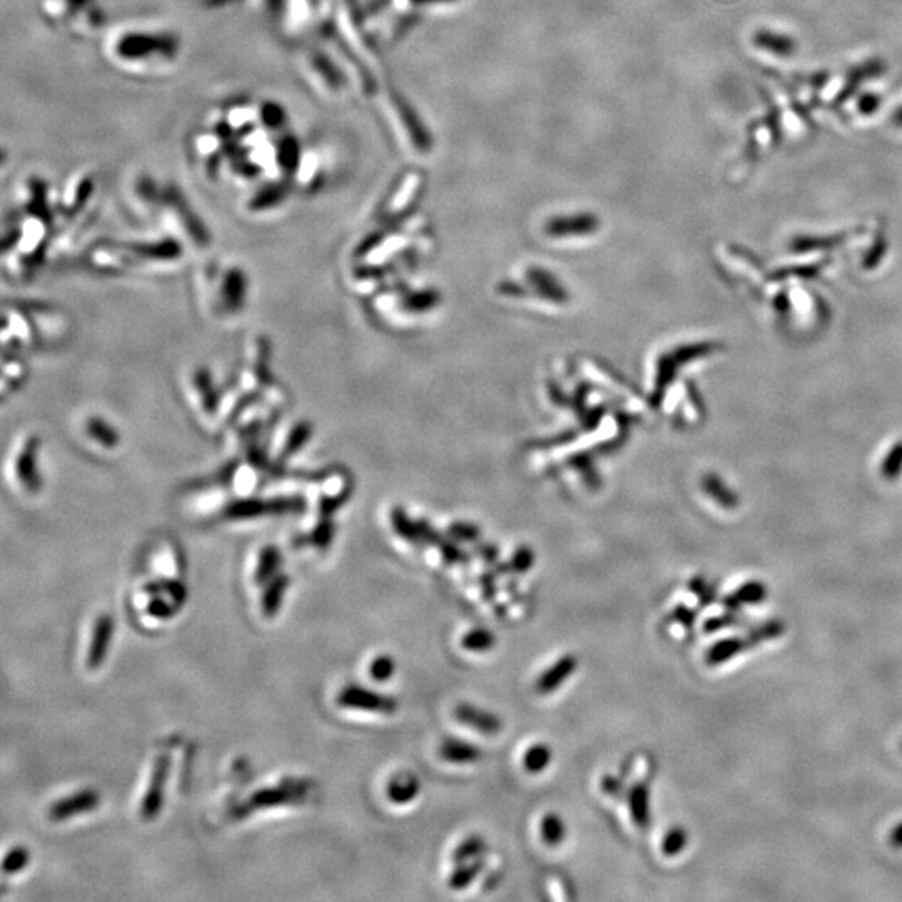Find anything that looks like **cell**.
Wrapping results in <instances>:
<instances>
[{
  "label": "cell",
  "instance_id": "d6986e66",
  "mask_svg": "<svg viewBox=\"0 0 902 902\" xmlns=\"http://www.w3.org/2000/svg\"><path fill=\"white\" fill-rule=\"evenodd\" d=\"M325 179V159L320 151L313 147H303V153L299 158L298 166L294 169L291 181H293L296 194H313L321 188Z\"/></svg>",
  "mask_w": 902,
  "mask_h": 902
},
{
  "label": "cell",
  "instance_id": "4dcf8cb0",
  "mask_svg": "<svg viewBox=\"0 0 902 902\" xmlns=\"http://www.w3.org/2000/svg\"><path fill=\"white\" fill-rule=\"evenodd\" d=\"M754 42H756L757 47H761L764 51L772 52L776 56H792L797 51V44L794 42V39L782 36V34H774L771 31L757 32Z\"/></svg>",
  "mask_w": 902,
  "mask_h": 902
},
{
  "label": "cell",
  "instance_id": "1f68e13d",
  "mask_svg": "<svg viewBox=\"0 0 902 902\" xmlns=\"http://www.w3.org/2000/svg\"><path fill=\"white\" fill-rule=\"evenodd\" d=\"M333 537H335V527L330 518L318 517L311 532L299 537L298 545H310L318 550H326L333 542Z\"/></svg>",
  "mask_w": 902,
  "mask_h": 902
},
{
  "label": "cell",
  "instance_id": "836d02e7",
  "mask_svg": "<svg viewBox=\"0 0 902 902\" xmlns=\"http://www.w3.org/2000/svg\"><path fill=\"white\" fill-rule=\"evenodd\" d=\"M144 592L149 593V595H169V597L173 598L174 604L179 605V607L188 598L186 585L183 582H179V580H173V578H159V580L146 583Z\"/></svg>",
  "mask_w": 902,
  "mask_h": 902
},
{
  "label": "cell",
  "instance_id": "8fae6325",
  "mask_svg": "<svg viewBox=\"0 0 902 902\" xmlns=\"http://www.w3.org/2000/svg\"><path fill=\"white\" fill-rule=\"evenodd\" d=\"M86 264L96 273L107 276L139 273L136 256L132 253L129 241L101 239L87 249Z\"/></svg>",
  "mask_w": 902,
  "mask_h": 902
},
{
  "label": "cell",
  "instance_id": "f907efd6",
  "mask_svg": "<svg viewBox=\"0 0 902 902\" xmlns=\"http://www.w3.org/2000/svg\"><path fill=\"white\" fill-rule=\"evenodd\" d=\"M894 841H896L897 846H902V827L899 831L894 832Z\"/></svg>",
  "mask_w": 902,
  "mask_h": 902
},
{
  "label": "cell",
  "instance_id": "74e56055",
  "mask_svg": "<svg viewBox=\"0 0 902 902\" xmlns=\"http://www.w3.org/2000/svg\"><path fill=\"white\" fill-rule=\"evenodd\" d=\"M552 761V747H548L547 744H535L525 752L523 766L528 774H542L543 771H547Z\"/></svg>",
  "mask_w": 902,
  "mask_h": 902
},
{
  "label": "cell",
  "instance_id": "3957f363",
  "mask_svg": "<svg viewBox=\"0 0 902 902\" xmlns=\"http://www.w3.org/2000/svg\"><path fill=\"white\" fill-rule=\"evenodd\" d=\"M39 12L49 26L79 41L101 34L107 24L101 0H39Z\"/></svg>",
  "mask_w": 902,
  "mask_h": 902
},
{
  "label": "cell",
  "instance_id": "9c48e42d",
  "mask_svg": "<svg viewBox=\"0 0 902 902\" xmlns=\"http://www.w3.org/2000/svg\"><path fill=\"white\" fill-rule=\"evenodd\" d=\"M313 436V426L305 418L281 421L274 426L266 443V453L273 465L281 468L305 450Z\"/></svg>",
  "mask_w": 902,
  "mask_h": 902
},
{
  "label": "cell",
  "instance_id": "7c38bea8",
  "mask_svg": "<svg viewBox=\"0 0 902 902\" xmlns=\"http://www.w3.org/2000/svg\"><path fill=\"white\" fill-rule=\"evenodd\" d=\"M39 336L22 303H6L2 310V348L4 351H21L39 348Z\"/></svg>",
  "mask_w": 902,
  "mask_h": 902
},
{
  "label": "cell",
  "instance_id": "8992f818",
  "mask_svg": "<svg viewBox=\"0 0 902 902\" xmlns=\"http://www.w3.org/2000/svg\"><path fill=\"white\" fill-rule=\"evenodd\" d=\"M296 47V67L318 94L325 97L338 96L341 91V79L336 74L335 61L325 51L323 42H303Z\"/></svg>",
  "mask_w": 902,
  "mask_h": 902
},
{
  "label": "cell",
  "instance_id": "5bb4252c",
  "mask_svg": "<svg viewBox=\"0 0 902 902\" xmlns=\"http://www.w3.org/2000/svg\"><path fill=\"white\" fill-rule=\"evenodd\" d=\"M293 193L296 191L291 179H264L246 198L244 209L253 216L273 213L283 208Z\"/></svg>",
  "mask_w": 902,
  "mask_h": 902
},
{
  "label": "cell",
  "instance_id": "b9f144b4",
  "mask_svg": "<svg viewBox=\"0 0 902 902\" xmlns=\"http://www.w3.org/2000/svg\"><path fill=\"white\" fill-rule=\"evenodd\" d=\"M178 612V605L168 604V602H164L163 598L159 597V595H154L151 598V602L147 604V614L154 617V619H171Z\"/></svg>",
  "mask_w": 902,
  "mask_h": 902
},
{
  "label": "cell",
  "instance_id": "f546056e",
  "mask_svg": "<svg viewBox=\"0 0 902 902\" xmlns=\"http://www.w3.org/2000/svg\"><path fill=\"white\" fill-rule=\"evenodd\" d=\"M281 552L276 545H264L259 548L256 568H254V583L266 585L271 578L276 577V570L281 565Z\"/></svg>",
  "mask_w": 902,
  "mask_h": 902
},
{
  "label": "cell",
  "instance_id": "6da1fadb",
  "mask_svg": "<svg viewBox=\"0 0 902 902\" xmlns=\"http://www.w3.org/2000/svg\"><path fill=\"white\" fill-rule=\"evenodd\" d=\"M102 49L107 62L117 71L134 77H153L173 71L183 46L176 32L131 26L109 32Z\"/></svg>",
  "mask_w": 902,
  "mask_h": 902
},
{
  "label": "cell",
  "instance_id": "9a60e30c",
  "mask_svg": "<svg viewBox=\"0 0 902 902\" xmlns=\"http://www.w3.org/2000/svg\"><path fill=\"white\" fill-rule=\"evenodd\" d=\"M79 433H81L84 445L89 446V450L101 457H109L112 453H116L122 445V436L116 426L112 425L111 421L106 420L104 416L94 415V413L82 418Z\"/></svg>",
  "mask_w": 902,
  "mask_h": 902
},
{
  "label": "cell",
  "instance_id": "ba28073f",
  "mask_svg": "<svg viewBox=\"0 0 902 902\" xmlns=\"http://www.w3.org/2000/svg\"><path fill=\"white\" fill-rule=\"evenodd\" d=\"M271 373V345L266 338H254L244 351V363L239 368L234 383L248 398H258L274 383Z\"/></svg>",
  "mask_w": 902,
  "mask_h": 902
},
{
  "label": "cell",
  "instance_id": "ffe728a7",
  "mask_svg": "<svg viewBox=\"0 0 902 902\" xmlns=\"http://www.w3.org/2000/svg\"><path fill=\"white\" fill-rule=\"evenodd\" d=\"M169 769H171V757L168 754H159L156 757V762H154L149 787H147L146 794L142 797L141 817L144 821H153L163 809Z\"/></svg>",
  "mask_w": 902,
  "mask_h": 902
},
{
  "label": "cell",
  "instance_id": "ab89813d",
  "mask_svg": "<svg viewBox=\"0 0 902 902\" xmlns=\"http://www.w3.org/2000/svg\"><path fill=\"white\" fill-rule=\"evenodd\" d=\"M395 672V659L388 654L378 655L370 664L371 679L375 680V682H381V684L393 679Z\"/></svg>",
  "mask_w": 902,
  "mask_h": 902
},
{
  "label": "cell",
  "instance_id": "7dc6e473",
  "mask_svg": "<svg viewBox=\"0 0 902 902\" xmlns=\"http://www.w3.org/2000/svg\"><path fill=\"white\" fill-rule=\"evenodd\" d=\"M877 106H879V99H877V97L866 96L862 97L861 106L859 107H861L862 112H866V114L869 112V114H871Z\"/></svg>",
  "mask_w": 902,
  "mask_h": 902
},
{
  "label": "cell",
  "instance_id": "603a6c76",
  "mask_svg": "<svg viewBox=\"0 0 902 902\" xmlns=\"http://www.w3.org/2000/svg\"><path fill=\"white\" fill-rule=\"evenodd\" d=\"M455 719L460 724L467 725L478 734L497 735L502 732L503 722L497 714L480 709L475 705L460 704L455 709Z\"/></svg>",
  "mask_w": 902,
  "mask_h": 902
},
{
  "label": "cell",
  "instance_id": "52a82bcc",
  "mask_svg": "<svg viewBox=\"0 0 902 902\" xmlns=\"http://www.w3.org/2000/svg\"><path fill=\"white\" fill-rule=\"evenodd\" d=\"M186 398L199 423L206 430H221L219 423V405H221V388L216 385L213 371L208 366H194L186 376Z\"/></svg>",
  "mask_w": 902,
  "mask_h": 902
},
{
  "label": "cell",
  "instance_id": "681fc988",
  "mask_svg": "<svg viewBox=\"0 0 902 902\" xmlns=\"http://www.w3.org/2000/svg\"><path fill=\"white\" fill-rule=\"evenodd\" d=\"M892 121H894V124H896L897 127H902V107L894 114Z\"/></svg>",
  "mask_w": 902,
  "mask_h": 902
},
{
  "label": "cell",
  "instance_id": "277c9868",
  "mask_svg": "<svg viewBox=\"0 0 902 902\" xmlns=\"http://www.w3.org/2000/svg\"><path fill=\"white\" fill-rule=\"evenodd\" d=\"M203 289L209 310L224 320L241 315L248 305L249 278L238 264L204 269Z\"/></svg>",
  "mask_w": 902,
  "mask_h": 902
},
{
  "label": "cell",
  "instance_id": "c3c4849f",
  "mask_svg": "<svg viewBox=\"0 0 902 902\" xmlns=\"http://www.w3.org/2000/svg\"><path fill=\"white\" fill-rule=\"evenodd\" d=\"M201 2L206 4V6H224V4H229L233 0H201Z\"/></svg>",
  "mask_w": 902,
  "mask_h": 902
},
{
  "label": "cell",
  "instance_id": "f6af8a7d",
  "mask_svg": "<svg viewBox=\"0 0 902 902\" xmlns=\"http://www.w3.org/2000/svg\"><path fill=\"white\" fill-rule=\"evenodd\" d=\"M674 619L677 620L680 625H684V627L690 629V627L694 625L695 612L694 610H690L689 607H685V605H679V607L674 610Z\"/></svg>",
  "mask_w": 902,
  "mask_h": 902
},
{
  "label": "cell",
  "instance_id": "30bf717a",
  "mask_svg": "<svg viewBox=\"0 0 902 902\" xmlns=\"http://www.w3.org/2000/svg\"><path fill=\"white\" fill-rule=\"evenodd\" d=\"M22 305L31 316L41 346L56 348V346L64 345L71 338L72 331H74L72 318L66 310H62L61 306L37 303V301H27Z\"/></svg>",
  "mask_w": 902,
  "mask_h": 902
},
{
  "label": "cell",
  "instance_id": "83f0119b",
  "mask_svg": "<svg viewBox=\"0 0 902 902\" xmlns=\"http://www.w3.org/2000/svg\"><path fill=\"white\" fill-rule=\"evenodd\" d=\"M421 782L418 777L413 774H398L388 782L386 787V796L393 804L405 806L415 801L420 796Z\"/></svg>",
  "mask_w": 902,
  "mask_h": 902
},
{
  "label": "cell",
  "instance_id": "bcb514c9",
  "mask_svg": "<svg viewBox=\"0 0 902 902\" xmlns=\"http://www.w3.org/2000/svg\"><path fill=\"white\" fill-rule=\"evenodd\" d=\"M482 588L487 600H493L495 595H497V587H495V582H493V578L490 575H483Z\"/></svg>",
  "mask_w": 902,
  "mask_h": 902
},
{
  "label": "cell",
  "instance_id": "d6a6232c",
  "mask_svg": "<svg viewBox=\"0 0 902 902\" xmlns=\"http://www.w3.org/2000/svg\"><path fill=\"white\" fill-rule=\"evenodd\" d=\"M483 869H485L483 857L482 859H477V861L458 864L457 869L451 872L450 879H448V886H450L453 891H463V889H467L468 886H472L473 882L477 881L478 876L482 874Z\"/></svg>",
  "mask_w": 902,
  "mask_h": 902
},
{
  "label": "cell",
  "instance_id": "8d00e7d4",
  "mask_svg": "<svg viewBox=\"0 0 902 902\" xmlns=\"http://www.w3.org/2000/svg\"><path fill=\"white\" fill-rule=\"evenodd\" d=\"M495 645H497V637L493 635L492 630L485 629V627L468 630L462 639L463 649L473 652V654L490 652Z\"/></svg>",
  "mask_w": 902,
  "mask_h": 902
},
{
  "label": "cell",
  "instance_id": "4fadbf2b",
  "mask_svg": "<svg viewBox=\"0 0 902 902\" xmlns=\"http://www.w3.org/2000/svg\"><path fill=\"white\" fill-rule=\"evenodd\" d=\"M96 191L97 178L92 171H77L72 174L56 201L57 219H64L66 223L76 221L77 216L89 208Z\"/></svg>",
  "mask_w": 902,
  "mask_h": 902
},
{
  "label": "cell",
  "instance_id": "e575fe53",
  "mask_svg": "<svg viewBox=\"0 0 902 902\" xmlns=\"http://www.w3.org/2000/svg\"><path fill=\"white\" fill-rule=\"evenodd\" d=\"M540 836L542 841L550 847H557L567 839V826L557 812H548L540 824Z\"/></svg>",
  "mask_w": 902,
  "mask_h": 902
},
{
  "label": "cell",
  "instance_id": "cb8c5ba5",
  "mask_svg": "<svg viewBox=\"0 0 902 902\" xmlns=\"http://www.w3.org/2000/svg\"><path fill=\"white\" fill-rule=\"evenodd\" d=\"M577 669V657H573V655H563V657H560L552 667L543 670L542 675L537 679L535 690H537L540 695L553 694V692H557V690L572 677L573 672Z\"/></svg>",
  "mask_w": 902,
  "mask_h": 902
},
{
  "label": "cell",
  "instance_id": "ac0fdd59",
  "mask_svg": "<svg viewBox=\"0 0 902 902\" xmlns=\"http://www.w3.org/2000/svg\"><path fill=\"white\" fill-rule=\"evenodd\" d=\"M163 186L164 184H159L149 174H139L132 179L127 188V199H129L132 211L139 218H146V216L156 218L161 196H163Z\"/></svg>",
  "mask_w": 902,
  "mask_h": 902
},
{
  "label": "cell",
  "instance_id": "f1b7e54d",
  "mask_svg": "<svg viewBox=\"0 0 902 902\" xmlns=\"http://www.w3.org/2000/svg\"><path fill=\"white\" fill-rule=\"evenodd\" d=\"M289 583H291V578L286 573H279L266 583L263 597H261V612L266 619H273L274 615L278 614Z\"/></svg>",
  "mask_w": 902,
  "mask_h": 902
},
{
  "label": "cell",
  "instance_id": "44dd1931",
  "mask_svg": "<svg viewBox=\"0 0 902 902\" xmlns=\"http://www.w3.org/2000/svg\"><path fill=\"white\" fill-rule=\"evenodd\" d=\"M99 804H101L99 792L94 789H84L77 794H72L71 797H64L61 801L54 802L49 807V819L56 822L66 821L79 814L94 811Z\"/></svg>",
  "mask_w": 902,
  "mask_h": 902
},
{
  "label": "cell",
  "instance_id": "4316f807",
  "mask_svg": "<svg viewBox=\"0 0 902 902\" xmlns=\"http://www.w3.org/2000/svg\"><path fill=\"white\" fill-rule=\"evenodd\" d=\"M627 804L635 826L647 829L650 824V791L644 782H637L627 791Z\"/></svg>",
  "mask_w": 902,
  "mask_h": 902
},
{
  "label": "cell",
  "instance_id": "f35d334b",
  "mask_svg": "<svg viewBox=\"0 0 902 902\" xmlns=\"http://www.w3.org/2000/svg\"><path fill=\"white\" fill-rule=\"evenodd\" d=\"M29 861H31V852L27 851L26 847H12L11 851L7 852L6 857H4L2 871L7 876L17 874L29 864Z\"/></svg>",
  "mask_w": 902,
  "mask_h": 902
},
{
  "label": "cell",
  "instance_id": "2e32d148",
  "mask_svg": "<svg viewBox=\"0 0 902 902\" xmlns=\"http://www.w3.org/2000/svg\"><path fill=\"white\" fill-rule=\"evenodd\" d=\"M308 786L305 782H291L286 786L268 787L261 791L254 792L243 806L236 809V817H246L253 811H261L268 807L286 806V804H294V802L303 801L305 799Z\"/></svg>",
  "mask_w": 902,
  "mask_h": 902
},
{
  "label": "cell",
  "instance_id": "7402d4cb",
  "mask_svg": "<svg viewBox=\"0 0 902 902\" xmlns=\"http://www.w3.org/2000/svg\"><path fill=\"white\" fill-rule=\"evenodd\" d=\"M114 617L111 614H104L96 620L94 630H92L91 644L87 650V667L96 670L104 664L107 652L111 647L112 637H114Z\"/></svg>",
  "mask_w": 902,
  "mask_h": 902
},
{
  "label": "cell",
  "instance_id": "d4e9b609",
  "mask_svg": "<svg viewBox=\"0 0 902 902\" xmlns=\"http://www.w3.org/2000/svg\"><path fill=\"white\" fill-rule=\"evenodd\" d=\"M29 376V366L22 360L21 353L4 351L2 355V396H7L19 390L26 383Z\"/></svg>",
  "mask_w": 902,
  "mask_h": 902
},
{
  "label": "cell",
  "instance_id": "5b68a950",
  "mask_svg": "<svg viewBox=\"0 0 902 902\" xmlns=\"http://www.w3.org/2000/svg\"><path fill=\"white\" fill-rule=\"evenodd\" d=\"M42 440L36 433H24L12 443L7 453L4 475L6 483L22 497H36L42 488Z\"/></svg>",
  "mask_w": 902,
  "mask_h": 902
},
{
  "label": "cell",
  "instance_id": "ee69618b",
  "mask_svg": "<svg viewBox=\"0 0 902 902\" xmlns=\"http://www.w3.org/2000/svg\"><path fill=\"white\" fill-rule=\"evenodd\" d=\"M533 565V555L528 548H522L515 553L512 560L513 572L527 573Z\"/></svg>",
  "mask_w": 902,
  "mask_h": 902
},
{
  "label": "cell",
  "instance_id": "7a4b0ae2",
  "mask_svg": "<svg viewBox=\"0 0 902 902\" xmlns=\"http://www.w3.org/2000/svg\"><path fill=\"white\" fill-rule=\"evenodd\" d=\"M156 219L161 231L181 241L186 249L201 251L211 244L208 226L174 184H164Z\"/></svg>",
  "mask_w": 902,
  "mask_h": 902
},
{
  "label": "cell",
  "instance_id": "484cf974",
  "mask_svg": "<svg viewBox=\"0 0 902 902\" xmlns=\"http://www.w3.org/2000/svg\"><path fill=\"white\" fill-rule=\"evenodd\" d=\"M438 756L450 764H475L482 759V750L465 740L446 739L438 749Z\"/></svg>",
  "mask_w": 902,
  "mask_h": 902
},
{
  "label": "cell",
  "instance_id": "e0dca14e",
  "mask_svg": "<svg viewBox=\"0 0 902 902\" xmlns=\"http://www.w3.org/2000/svg\"><path fill=\"white\" fill-rule=\"evenodd\" d=\"M338 705L345 709L365 710L378 714H393L398 710V702L391 695L380 694L361 685H346L338 694Z\"/></svg>",
  "mask_w": 902,
  "mask_h": 902
},
{
  "label": "cell",
  "instance_id": "60d3db41",
  "mask_svg": "<svg viewBox=\"0 0 902 902\" xmlns=\"http://www.w3.org/2000/svg\"><path fill=\"white\" fill-rule=\"evenodd\" d=\"M687 841H689V837H687L685 829L674 827V829H670L665 834L664 841H662V852H664L665 856H677V854L684 851Z\"/></svg>",
  "mask_w": 902,
  "mask_h": 902
},
{
  "label": "cell",
  "instance_id": "d590c367",
  "mask_svg": "<svg viewBox=\"0 0 902 902\" xmlns=\"http://www.w3.org/2000/svg\"><path fill=\"white\" fill-rule=\"evenodd\" d=\"M487 841L482 836H470L463 839L458 844L457 849L453 851V862L455 864H463V862L477 861L487 854Z\"/></svg>",
  "mask_w": 902,
  "mask_h": 902
},
{
  "label": "cell",
  "instance_id": "7bdbcfd3",
  "mask_svg": "<svg viewBox=\"0 0 902 902\" xmlns=\"http://www.w3.org/2000/svg\"><path fill=\"white\" fill-rule=\"evenodd\" d=\"M600 787H602V791L607 796L615 797V799H622V797L627 796L624 781L620 777L612 776V774L604 776V779L600 782Z\"/></svg>",
  "mask_w": 902,
  "mask_h": 902
}]
</instances>
